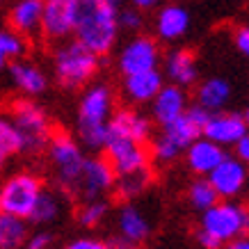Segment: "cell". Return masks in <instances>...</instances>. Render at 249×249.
I'll list each match as a JSON object with an SVG mask.
<instances>
[{"label": "cell", "mask_w": 249, "mask_h": 249, "mask_svg": "<svg viewBox=\"0 0 249 249\" xmlns=\"http://www.w3.org/2000/svg\"><path fill=\"white\" fill-rule=\"evenodd\" d=\"M119 32V0H76L73 35L91 53H110Z\"/></svg>", "instance_id": "1"}, {"label": "cell", "mask_w": 249, "mask_h": 249, "mask_svg": "<svg viewBox=\"0 0 249 249\" xmlns=\"http://www.w3.org/2000/svg\"><path fill=\"white\" fill-rule=\"evenodd\" d=\"M245 235H249V206L233 199H219L201 213L196 229V240L201 247L222 249Z\"/></svg>", "instance_id": "2"}, {"label": "cell", "mask_w": 249, "mask_h": 249, "mask_svg": "<svg viewBox=\"0 0 249 249\" xmlns=\"http://www.w3.org/2000/svg\"><path fill=\"white\" fill-rule=\"evenodd\" d=\"M208 114L211 112H206L199 106H195V107H188L172 124L160 126V133L151 140L153 160H158L162 165H169V162L181 158V153H185V149L190 144L195 142L196 137H201Z\"/></svg>", "instance_id": "3"}, {"label": "cell", "mask_w": 249, "mask_h": 249, "mask_svg": "<svg viewBox=\"0 0 249 249\" xmlns=\"http://www.w3.org/2000/svg\"><path fill=\"white\" fill-rule=\"evenodd\" d=\"M114 112V96L107 85H91L78 106V140L87 149H101L107 121Z\"/></svg>", "instance_id": "4"}, {"label": "cell", "mask_w": 249, "mask_h": 249, "mask_svg": "<svg viewBox=\"0 0 249 249\" xmlns=\"http://www.w3.org/2000/svg\"><path fill=\"white\" fill-rule=\"evenodd\" d=\"M46 151H48V162L53 167L60 192L62 195H73L78 176H80L85 160H87V156L83 151V144L73 140V135L60 130V133L51 135V140L46 144Z\"/></svg>", "instance_id": "5"}, {"label": "cell", "mask_w": 249, "mask_h": 249, "mask_svg": "<svg viewBox=\"0 0 249 249\" xmlns=\"http://www.w3.org/2000/svg\"><path fill=\"white\" fill-rule=\"evenodd\" d=\"M98 55L91 53L87 46H83L78 39L62 44L55 51V78L67 89H80L96 76L98 71Z\"/></svg>", "instance_id": "6"}, {"label": "cell", "mask_w": 249, "mask_h": 249, "mask_svg": "<svg viewBox=\"0 0 249 249\" xmlns=\"http://www.w3.org/2000/svg\"><path fill=\"white\" fill-rule=\"evenodd\" d=\"M9 119L14 124L21 137L23 153H39L46 149V144L53 135L51 119L41 106H37L30 98H18L9 107Z\"/></svg>", "instance_id": "7"}, {"label": "cell", "mask_w": 249, "mask_h": 249, "mask_svg": "<svg viewBox=\"0 0 249 249\" xmlns=\"http://www.w3.org/2000/svg\"><path fill=\"white\" fill-rule=\"evenodd\" d=\"M101 149L106 151L103 158L112 165L117 176L151 167L149 144L140 142V140L126 135V133H121V130L110 128V126H107V130H106V140H103V146H101Z\"/></svg>", "instance_id": "8"}, {"label": "cell", "mask_w": 249, "mask_h": 249, "mask_svg": "<svg viewBox=\"0 0 249 249\" xmlns=\"http://www.w3.org/2000/svg\"><path fill=\"white\" fill-rule=\"evenodd\" d=\"M44 190V181L32 172H14L0 185V206L2 213L28 219Z\"/></svg>", "instance_id": "9"}, {"label": "cell", "mask_w": 249, "mask_h": 249, "mask_svg": "<svg viewBox=\"0 0 249 249\" xmlns=\"http://www.w3.org/2000/svg\"><path fill=\"white\" fill-rule=\"evenodd\" d=\"M114 174L112 165L106 158H87L83 165V172L78 176L76 192L73 195L80 199H103L107 192L114 190Z\"/></svg>", "instance_id": "10"}, {"label": "cell", "mask_w": 249, "mask_h": 249, "mask_svg": "<svg viewBox=\"0 0 249 249\" xmlns=\"http://www.w3.org/2000/svg\"><path fill=\"white\" fill-rule=\"evenodd\" d=\"M206 178L219 199H235L249 181V167L235 156H227Z\"/></svg>", "instance_id": "11"}, {"label": "cell", "mask_w": 249, "mask_h": 249, "mask_svg": "<svg viewBox=\"0 0 249 249\" xmlns=\"http://www.w3.org/2000/svg\"><path fill=\"white\" fill-rule=\"evenodd\" d=\"M76 0H44L41 5V32L46 39H67L73 35Z\"/></svg>", "instance_id": "12"}, {"label": "cell", "mask_w": 249, "mask_h": 249, "mask_svg": "<svg viewBox=\"0 0 249 249\" xmlns=\"http://www.w3.org/2000/svg\"><path fill=\"white\" fill-rule=\"evenodd\" d=\"M247 124L245 117L238 112H211L204 124V133L201 135L219 146H233L245 133H247Z\"/></svg>", "instance_id": "13"}, {"label": "cell", "mask_w": 249, "mask_h": 249, "mask_svg": "<svg viewBox=\"0 0 249 249\" xmlns=\"http://www.w3.org/2000/svg\"><path fill=\"white\" fill-rule=\"evenodd\" d=\"M160 51L158 44L151 37H135L126 48L121 51L119 57V69L124 76L130 73H140V71H151L158 67Z\"/></svg>", "instance_id": "14"}, {"label": "cell", "mask_w": 249, "mask_h": 249, "mask_svg": "<svg viewBox=\"0 0 249 249\" xmlns=\"http://www.w3.org/2000/svg\"><path fill=\"white\" fill-rule=\"evenodd\" d=\"M151 110L153 119L158 121L160 126H167L188 110V94L178 85H162L151 101Z\"/></svg>", "instance_id": "15"}, {"label": "cell", "mask_w": 249, "mask_h": 249, "mask_svg": "<svg viewBox=\"0 0 249 249\" xmlns=\"http://www.w3.org/2000/svg\"><path fill=\"white\" fill-rule=\"evenodd\" d=\"M224 158H227L224 146L206 140L204 135L196 137L195 142L185 149V162L196 176H208Z\"/></svg>", "instance_id": "16"}, {"label": "cell", "mask_w": 249, "mask_h": 249, "mask_svg": "<svg viewBox=\"0 0 249 249\" xmlns=\"http://www.w3.org/2000/svg\"><path fill=\"white\" fill-rule=\"evenodd\" d=\"M117 235L121 240L140 247L151 235V222L135 204H124L117 215Z\"/></svg>", "instance_id": "17"}, {"label": "cell", "mask_w": 249, "mask_h": 249, "mask_svg": "<svg viewBox=\"0 0 249 249\" xmlns=\"http://www.w3.org/2000/svg\"><path fill=\"white\" fill-rule=\"evenodd\" d=\"M9 78H12V85L16 89L25 94V96H39L44 94L46 87H48V80H46V73L37 64L32 62H23L16 60L9 64Z\"/></svg>", "instance_id": "18"}, {"label": "cell", "mask_w": 249, "mask_h": 249, "mask_svg": "<svg viewBox=\"0 0 249 249\" xmlns=\"http://www.w3.org/2000/svg\"><path fill=\"white\" fill-rule=\"evenodd\" d=\"M160 87H162V76L158 69L130 73L124 78V94L133 103H151Z\"/></svg>", "instance_id": "19"}, {"label": "cell", "mask_w": 249, "mask_h": 249, "mask_svg": "<svg viewBox=\"0 0 249 249\" xmlns=\"http://www.w3.org/2000/svg\"><path fill=\"white\" fill-rule=\"evenodd\" d=\"M41 5L44 0H18L9 12V25L21 37L41 30Z\"/></svg>", "instance_id": "20"}, {"label": "cell", "mask_w": 249, "mask_h": 249, "mask_svg": "<svg viewBox=\"0 0 249 249\" xmlns=\"http://www.w3.org/2000/svg\"><path fill=\"white\" fill-rule=\"evenodd\" d=\"M167 76L172 80L174 85H178V87H190V85L196 83V76H199V71H196V60H195V53L188 51V48H178V51H174L169 53L167 57Z\"/></svg>", "instance_id": "21"}, {"label": "cell", "mask_w": 249, "mask_h": 249, "mask_svg": "<svg viewBox=\"0 0 249 249\" xmlns=\"http://www.w3.org/2000/svg\"><path fill=\"white\" fill-rule=\"evenodd\" d=\"M231 98V85L224 78H211L199 85L196 89V106L206 112H219Z\"/></svg>", "instance_id": "22"}, {"label": "cell", "mask_w": 249, "mask_h": 249, "mask_svg": "<svg viewBox=\"0 0 249 249\" xmlns=\"http://www.w3.org/2000/svg\"><path fill=\"white\" fill-rule=\"evenodd\" d=\"M62 213H64V196H62V192H53V190L44 188L28 219L39 224V227H46V224L57 222L62 217Z\"/></svg>", "instance_id": "23"}, {"label": "cell", "mask_w": 249, "mask_h": 249, "mask_svg": "<svg viewBox=\"0 0 249 249\" xmlns=\"http://www.w3.org/2000/svg\"><path fill=\"white\" fill-rule=\"evenodd\" d=\"M190 28V14L188 9L178 5H169L158 14V35L167 41L183 37Z\"/></svg>", "instance_id": "24"}, {"label": "cell", "mask_w": 249, "mask_h": 249, "mask_svg": "<svg viewBox=\"0 0 249 249\" xmlns=\"http://www.w3.org/2000/svg\"><path fill=\"white\" fill-rule=\"evenodd\" d=\"M28 240V219L0 213V249H23Z\"/></svg>", "instance_id": "25"}, {"label": "cell", "mask_w": 249, "mask_h": 249, "mask_svg": "<svg viewBox=\"0 0 249 249\" xmlns=\"http://www.w3.org/2000/svg\"><path fill=\"white\" fill-rule=\"evenodd\" d=\"M153 178L151 167L146 169H140V172H130V174H121L114 178V190L121 199H135L149 188V183Z\"/></svg>", "instance_id": "26"}, {"label": "cell", "mask_w": 249, "mask_h": 249, "mask_svg": "<svg viewBox=\"0 0 249 249\" xmlns=\"http://www.w3.org/2000/svg\"><path fill=\"white\" fill-rule=\"evenodd\" d=\"M21 151V137L18 130L14 128V124L9 117L0 114V172L14 160V156H18Z\"/></svg>", "instance_id": "27"}, {"label": "cell", "mask_w": 249, "mask_h": 249, "mask_svg": "<svg viewBox=\"0 0 249 249\" xmlns=\"http://www.w3.org/2000/svg\"><path fill=\"white\" fill-rule=\"evenodd\" d=\"M107 211H110V206H107L106 199H85L76 213V219L80 227L96 229V227H101L103 219L107 217Z\"/></svg>", "instance_id": "28"}, {"label": "cell", "mask_w": 249, "mask_h": 249, "mask_svg": "<svg viewBox=\"0 0 249 249\" xmlns=\"http://www.w3.org/2000/svg\"><path fill=\"white\" fill-rule=\"evenodd\" d=\"M25 53V39L14 30H0V69L21 60Z\"/></svg>", "instance_id": "29"}, {"label": "cell", "mask_w": 249, "mask_h": 249, "mask_svg": "<svg viewBox=\"0 0 249 249\" xmlns=\"http://www.w3.org/2000/svg\"><path fill=\"white\" fill-rule=\"evenodd\" d=\"M188 199H190V204H192V208H195V211H199V213L208 211L211 206H215L219 201L217 192L213 190V185L208 183V178H206V176L196 178V181L190 185Z\"/></svg>", "instance_id": "30"}, {"label": "cell", "mask_w": 249, "mask_h": 249, "mask_svg": "<svg viewBox=\"0 0 249 249\" xmlns=\"http://www.w3.org/2000/svg\"><path fill=\"white\" fill-rule=\"evenodd\" d=\"M62 249H112V247H110V242L101 240V238H89V235H85V238H76V240H71Z\"/></svg>", "instance_id": "31"}, {"label": "cell", "mask_w": 249, "mask_h": 249, "mask_svg": "<svg viewBox=\"0 0 249 249\" xmlns=\"http://www.w3.org/2000/svg\"><path fill=\"white\" fill-rule=\"evenodd\" d=\"M23 249H53V235L48 231H37V233L28 235Z\"/></svg>", "instance_id": "32"}, {"label": "cell", "mask_w": 249, "mask_h": 249, "mask_svg": "<svg viewBox=\"0 0 249 249\" xmlns=\"http://www.w3.org/2000/svg\"><path fill=\"white\" fill-rule=\"evenodd\" d=\"M233 41H235V46H238V51L249 57V25H242V28L235 30Z\"/></svg>", "instance_id": "33"}, {"label": "cell", "mask_w": 249, "mask_h": 249, "mask_svg": "<svg viewBox=\"0 0 249 249\" xmlns=\"http://www.w3.org/2000/svg\"><path fill=\"white\" fill-rule=\"evenodd\" d=\"M119 25L130 28V30H137V28L142 25V18H140V14L133 12V9H128V12H119Z\"/></svg>", "instance_id": "34"}, {"label": "cell", "mask_w": 249, "mask_h": 249, "mask_svg": "<svg viewBox=\"0 0 249 249\" xmlns=\"http://www.w3.org/2000/svg\"><path fill=\"white\" fill-rule=\"evenodd\" d=\"M233 146H235V158L242 160L245 165H249V130L233 144Z\"/></svg>", "instance_id": "35"}, {"label": "cell", "mask_w": 249, "mask_h": 249, "mask_svg": "<svg viewBox=\"0 0 249 249\" xmlns=\"http://www.w3.org/2000/svg\"><path fill=\"white\" fill-rule=\"evenodd\" d=\"M110 247H112V249H140V247H135V245H130V242L121 240L119 235H114L112 240H110Z\"/></svg>", "instance_id": "36"}, {"label": "cell", "mask_w": 249, "mask_h": 249, "mask_svg": "<svg viewBox=\"0 0 249 249\" xmlns=\"http://www.w3.org/2000/svg\"><path fill=\"white\" fill-rule=\"evenodd\" d=\"M229 249H249V235H245V238H238V240H233L231 245H227Z\"/></svg>", "instance_id": "37"}, {"label": "cell", "mask_w": 249, "mask_h": 249, "mask_svg": "<svg viewBox=\"0 0 249 249\" xmlns=\"http://www.w3.org/2000/svg\"><path fill=\"white\" fill-rule=\"evenodd\" d=\"M133 2H135L137 9H151L153 5L158 2V0H133Z\"/></svg>", "instance_id": "38"}, {"label": "cell", "mask_w": 249, "mask_h": 249, "mask_svg": "<svg viewBox=\"0 0 249 249\" xmlns=\"http://www.w3.org/2000/svg\"><path fill=\"white\" fill-rule=\"evenodd\" d=\"M242 117H245V124H247V128H249V107H247V112L242 114Z\"/></svg>", "instance_id": "39"}, {"label": "cell", "mask_w": 249, "mask_h": 249, "mask_svg": "<svg viewBox=\"0 0 249 249\" xmlns=\"http://www.w3.org/2000/svg\"><path fill=\"white\" fill-rule=\"evenodd\" d=\"M0 213H2V206H0Z\"/></svg>", "instance_id": "40"}]
</instances>
